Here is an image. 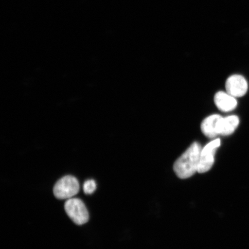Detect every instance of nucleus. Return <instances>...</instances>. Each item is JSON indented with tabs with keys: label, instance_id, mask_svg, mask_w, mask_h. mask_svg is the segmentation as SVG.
<instances>
[{
	"label": "nucleus",
	"instance_id": "obj_7",
	"mask_svg": "<svg viewBox=\"0 0 249 249\" xmlns=\"http://www.w3.org/2000/svg\"><path fill=\"white\" fill-rule=\"evenodd\" d=\"M239 119L236 116L221 117L217 124L218 135L229 136L234 132L239 125Z\"/></svg>",
	"mask_w": 249,
	"mask_h": 249
},
{
	"label": "nucleus",
	"instance_id": "obj_8",
	"mask_svg": "<svg viewBox=\"0 0 249 249\" xmlns=\"http://www.w3.org/2000/svg\"><path fill=\"white\" fill-rule=\"evenodd\" d=\"M221 117L222 116L220 115L213 114L207 117L202 121L201 129L204 135L211 139L215 138L218 135L217 124Z\"/></svg>",
	"mask_w": 249,
	"mask_h": 249
},
{
	"label": "nucleus",
	"instance_id": "obj_4",
	"mask_svg": "<svg viewBox=\"0 0 249 249\" xmlns=\"http://www.w3.org/2000/svg\"><path fill=\"white\" fill-rule=\"evenodd\" d=\"M220 140L216 139L208 143L203 148H202L200 161H199L198 173H206L213 166L214 155H215L216 149L220 147Z\"/></svg>",
	"mask_w": 249,
	"mask_h": 249
},
{
	"label": "nucleus",
	"instance_id": "obj_9",
	"mask_svg": "<svg viewBox=\"0 0 249 249\" xmlns=\"http://www.w3.org/2000/svg\"><path fill=\"white\" fill-rule=\"evenodd\" d=\"M96 183L93 179L87 180L84 183L83 189L86 195H91L95 191Z\"/></svg>",
	"mask_w": 249,
	"mask_h": 249
},
{
	"label": "nucleus",
	"instance_id": "obj_1",
	"mask_svg": "<svg viewBox=\"0 0 249 249\" xmlns=\"http://www.w3.org/2000/svg\"><path fill=\"white\" fill-rule=\"evenodd\" d=\"M202 148L195 142L177 160L174 164V170L180 179H187L198 171Z\"/></svg>",
	"mask_w": 249,
	"mask_h": 249
},
{
	"label": "nucleus",
	"instance_id": "obj_5",
	"mask_svg": "<svg viewBox=\"0 0 249 249\" xmlns=\"http://www.w3.org/2000/svg\"><path fill=\"white\" fill-rule=\"evenodd\" d=\"M226 89L227 92L233 97H242L248 91L247 81L241 75L233 74L227 79L226 82Z\"/></svg>",
	"mask_w": 249,
	"mask_h": 249
},
{
	"label": "nucleus",
	"instance_id": "obj_6",
	"mask_svg": "<svg viewBox=\"0 0 249 249\" xmlns=\"http://www.w3.org/2000/svg\"><path fill=\"white\" fill-rule=\"evenodd\" d=\"M214 102L219 110L229 112L234 110L237 106L235 97L228 92L219 91L214 96Z\"/></svg>",
	"mask_w": 249,
	"mask_h": 249
},
{
	"label": "nucleus",
	"instance_id": "obj_2",
	"mask_svg": "<svg viewBox=\"0 0 249 249\" xmlns=\"http://www.w3.org/2000/svg\"><path fill=\"white\" fill-rule=\"evenodd\" d=\"M79 189V183L77 178L73 176H67L62 177L55 183L53 193L56 198L68 200L76 195Z\"/></svg>",
	"mask_w": 249,
	"mask_h": 249
},
{
	"label": "nucleus",
	"instance_id": "obj_3",
	"mask_svg": "<svg viewBox=\"0 0 249 249\" xmlns=\"http://www.w3.org/2000/svg\"><path fill=\"white\" fill-rule=\"evenodd\" d=\"M65 212L71 219L77 225L88 222L89 214L85 203L79 198H71L65 202Z\"/></svg>",
	"mask_w": 249,
	"mask_h": 249
}]
</instances>
